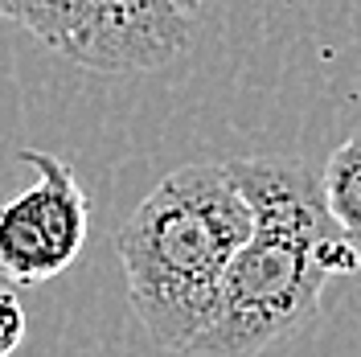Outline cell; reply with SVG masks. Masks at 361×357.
Wrapping results in <instances>:
<instances>
[{"label": "cell", "mask_w": 361, "mask_h": 357, "mask_svg": "<svg viewBox=\"0 0 361 357\" xmlns=\"http://www.w3.org/2000/svg\"><path fill=\"white\" fill-rule=\"evenodd\" d=\"M226 173L250 205V234L230 259L218 313L185 353L259 357L304 329L333 275L361 267V246L333 222L324 181L295 157L230 160Z\"/></svg>", "instance_id": "obj_1"}, {"label": "cell", "mask_w": 361, "mask_h": 357, "mask_svg": "<svg viewBox=\"0 0 361 357\" xmlns=\"http://www.w3.org/2000/svg\"><path fill=\"white\" fill-rule=\"evenodd\" d=\"M250 234V205L226 164H180L119 226L128 300L148 337L185 353L218 313L226 267Z\"/></svg>", "instance_id": "obj_2"}, {"label": "cell", "mask_w": 361, "mask_h": 357, "mask_svg": "<svg viewBox=\"0 0 361 357\" xmlns=\"http://www.w3.org/2000/svg\"><path fill=\"white\" fill-rule=\"evenodd\" d=\"M0 17L103 74L157 70L185 54L193 33L173 0H0Z\"/></svg>", "instance_id": "obj_3"}, {"label": "cell", "mask_w": 361, "mask_h": 357, "mask_svg": "<svg viewBox=\"0 0 361 357\" xmlns=\"http://www.w3.org/2000/svg\"><path fill=\"white\" fill-rule=\"evenodd\" d=\"M33 185L0 205V284L4 291L45 284L82 255L90 230L87 193L66 160L42 148H21Z\"/></svg>", "instance_id": "obj_4"}, {"label": "cell", "mask_w": 361, "mask_h": 357, "mask_svg": "<svg viewBox=\"0 0 361 357\" xmlns=\"http://www.w3.org/2000/svg\"><path fill=\"white\" fill-rule=\"evenodd\" d=\"M320 181H324V201L333 222L361 246V132L333 148Z\"/></svg>", "instance_id": "obj_5"}, {"label": "cell", "mask_w": 361, "mask_h": 357, "mask_svg": "<svg viewBox=\"0 0 361 357\" xmlns=\"http://www.w3.org/2000/svg\"><path fill=\"white\" fill-rule=\"evenodd\" d=\"M25 329H29V320H25L21 300H17L13 291H0V357H8V353L21 349Z\"/></svg>", "instance_id": "obj_6"}, {"label": "cell", "mask_w": 361, "mask_h": 357, "mask_svg": "<svg viewBox=\"0 0 361 357\" xmlns=\"http://www.w3.org/2000/svg\"><path fill=\"white\" fill-rule=\"evenodd\" d=\"M173 4H177L180 13H193V8H202L205 0H173Z\"/></svg>", "instance_id": "obj_7"}]
</instances>
